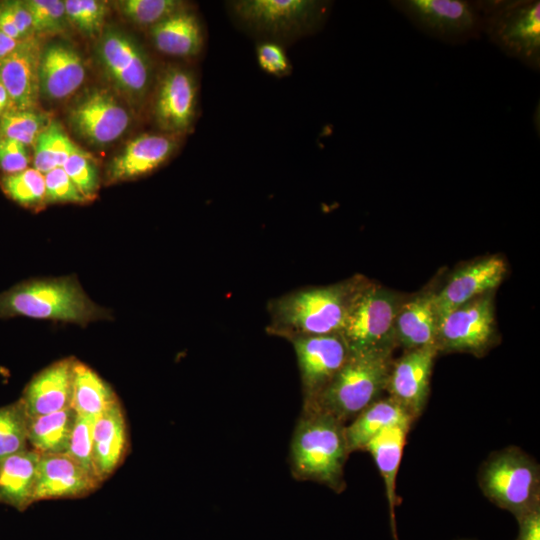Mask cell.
<instances>
[{
	"instance_id": "obj_1",
	"label": "cell",
	"mask_w": 540,
	"mask_h": 540,
	"mask_svg": "<svg viewBox=\"0 0 540 540\" xmlns=\"http://www.w3.org/2000/svg\"><path fill=\"white\" fill-rule=\"evenodd\" d=\"M366 279L356 274L335 284L301 288L270 300L267 333L289 342L340 334L353 299Z\"/></svg>"
},
{
	"instance_id": "obj_2",
	"label": "cell",
	"mask_w": 540,
	"mask_h": 540,
	"mask_svg": "<svg viewBox=\"0 0 540 540\" xmlns=\"http://www.w3.org/2000/svg\"><path fill=\"white\" fill-rule=\"evenodd\" d=\"M394 350L350 351L331 381L303 401L302 411L319 412L344 423L353 420L385 392Z\"/></svg>"
},
{
	"instance_id": "obj_3",
	"label": "cell",
	"mask_w": 540,
	"mask_h": 540,
	"mask_svg": "<svg viewBox=\"0 0 540 540\" xmlns=\"http://www.w3.org/2000/svg\"><path fill=\"white\" fill-rule=\"evenodd\" d=\"M27 317L86 325L110 319L109 310L94 303L72 276L30 279L0 293V318Z\"/></svg>"
},
{
	"instance_id": "obj_4",
	"label": "cell",
	"mask_w": 540,
	"mask_h": 540,
	"mask_svg": "<svg viewBox=\"0 0 540 540\" xmlns=\"http://www.w3.org/2000/svg\"><path fill=\"white\" fill-rule=\"evenodd\" d=\"M350 454L345 424L319 412L302 411L290 445L293 476L323 484L340 493L344 466Z\"/></svg>"
},
{
	"instance_id": "obj_5",
	"label": "cell",
	"mask_w": 540,
	"mask_h": 540,
	"mask_svg": "<svg viewBox=\"0 0 540 540\" xmlns=\"http://www.w3.org/2000/svg\"><path fill=\"white\" fill-rule=\"evenodd\" d=\"M332 4L325 0H235L227 2V7L245 31L284 46L318 32Z\"/></svg>"
},
{
	"instance_id": "obj_6",
	"label": "cell",
	"mask_w": 540,
	"mask_h": 540,
	"mask_svg": "<svg viewBox=\"0 0 540 540\" xmlns=\"http://www.w3.org/2000/svg\"><path fill=\"white\" fill-rule=\"evenodd\" d=\"M477 479L484 496L516 520L540 506V465L517 446L490 453Z\"/></svg>"
},
{
	"instance_id": "obj_7",
	"label": "cell",
	"mask_w": 540,
	"mask_h": 540,
	"mask_svg": "<svg viewBox=\"0 0 540 540\" xmlns=\"http://www.w3.org/2000/svg\"><path fill=\"white\" fill-rule=\"evenodd\" d=\"M482 34L502 53L526 67L540 69V2L538 0L479 1Z\"/></svg>"
},
{
	"instance_id": "obj_8",
	"label": "cell",
	"mask_w": 540,
	"mask_h": 540,
	"mask_svg": "<svg viewBox=\"0 0 540 540\" xmlns=\"http://www.w3.org/2000/svg\"><path fill=\"white\" fill-rule=\"evenodd\" d=\"M406 296L367 278L340 332L349 350H395V319Z\"/></svg>"
},
{
	"instance_id": "obj_9",
	"label": "cell",
	"mask_w": 540,
	"mask_h": 540,
	"mask_svg": "<svg viewBox=\"0 0 540 540\" xmlns=\"http://www.w3.org/2000/svg\"><path fill=\"white\" fill-rule=\"evenodd\" d=\"M390 3L417 29L442 42L464 44L482 34L479 1L393 0Z\"/></svg>"
},
{
	"instance_id": "obj_10",
	"label": "cell",
	"mask_w": 540,
	"mask_h": 540,
	"mask_svg": "<svg viewBox=\"0 0 540 540\" xmlns=\"http://www.w3.org/2000/svg\"><path fill=\"white\" fill-rule=\"evenodd\" d=\"M495 291L485 293L447 313L438 323V353L462 352L482 357L497 342Z\"/></svg>"
},
{
	"instance_id": "obj_11",
	"label": "cell",
	"mask_w": 540,
	"mask_h": 540,
	"mask_svg": "<svg viewBox=\"0 0 540 540\" xmlns=\"http://www.w3.org/2000/svg\"><path fill=\"white\" fill-rule=\"evenodd\" d=\"M98 60L118 90L141 102L153 82V67L145 49L131 35L111 28L96 46Z\"/></svg>"
},
{
	"instance_id": "obj_12",
	"label": "cell",
	"mask_w": 540,
	"mask_h": 540,
	"mask_svg": "<svg viewBox=\"0 0 540 540\" xmlns=\"http://www.w3.org/2000/svg\"><path fill=\"white\" fill-rule=\"evenodd\" d=\"M198 88L196 75L188 68L170 65L160 73L153 116L164 133L182 136L191 130L197 115Z\"/></svg>"
},
{
	"instance_id": "obj_13",
	"label": "cell",
	"mask_w": 540,
	"mask_h": 540,
	"mask_svg": "<svg viewBox=\"0 0 540 540\" xmlns=\"http://www.w3.org/2000/svg\"><path fill=\"white\" fill-rule=\"evenodd\" d=\"M507 271V261L498 254L473 259L455 269L435 293L438 323L457 307L485 293L496 291Z\"/></svg>"
},
{
	"instance_id": "obj_14",
	"label": "cell",
	"mask_w": 540,
	"mask_h": 540,
	"mask_svg": "<svg viewBox=\"0 0 540 540\" xmlns=\"http://www.w3.org/2000/svg\"><path fill=\"white\" fill-rule=\"evenodd\" d=\"M438 354L434 346L406 350L391 365L385 392L414 422L426 407L433 365Z\"/></svg>"
},
{
	"instance_id": "obj_15",
	"label": "cell",
	"mask_w": 540,
	"mask_h": 540,
	"mask_svg": "<svg viewBox=\"0 0 540 540\" xmlns=\"http://www.w3.org/2000/svg\"><path fill=\"white\" fill-rule=\"evenodd\" d=\"M291 343L300 371L303 401L318 394L350 355V350L339 333L301 337Z\"/></svg>"
},
{
	"instance_id": "obj_16",
	"label": "cell",
	"mask_w": 540,
	"mask_h": 540,
	"mask_svg": "<svg viewBox=\"0 0 540 540\" xmlns=\"http://www.w3.org/2000/svg\"><path fill=\"white\" fill-rule=\"evenodd\" d=\"M69 122L74 132L88 143L106 145L125 132L130 115L109 92L92 90L71 107Z\"/></svg>"
},
{
	"instance_id": "obj_17",
	"label": "cell",
	"mask_w": 540,
	"mask_h": 540,
	"mask_svg": "<svg viewBox=\"0 0 540 540\" xmlns=\"http://www.w3.org/2000/svg\"><path fill=\"white\" fill-rule=\"evenodd\" d=\"M41 46L35 36L19 41L0 59V84L7 91L11 109H36L40 95L38 67Z\"/></svg>"
},
{
	"instance_id": "obj_18",
	"label": "cell",
	"mask_w": 540,
	"mask_h": 540,
	"mask_svg": "<svg viewBox=\"0 0 540 540\" xmlns=\"http://www.w3.org/2000/svg\"><path fill=\"white\" fill-rule=\"evenodd\" d=\"M101 482L67 454H46L39 459L34 501L81 498Z\"/></svg>"
},
{
	"instance_id": "obj_19",
	"label": "cell",
	"mask_w": 540,
	"mask_h": 540,
	"mask_svg": "<svg viewBox=\"0 0 540 540\" xmlns=\"http://www.w3.org/2000/svg\"><path fill=\"white\" fill-rule=\"evenodd\" d=\"M76 358L58 360L35 374L19 398L29 417L71 407Z\"/></svg>"
},
{
	"instance_id": "obj_20",
	"label": "cell",
	"mask_w": 540,
	"mask_h": 540,
	"mask_svg": "<svg viewBox=\"0 0 540 540\" xmlns=\"http://www.w3.org/2000/svg\"><path fill=\"white\" fill-rule=\"evenodd\" d=\"M180 137L168 133H146L134 138L110 162L107 181L130 180L155 171L174 155Z\"/></svg>"
},
{
	"instance_id": "obj_21",
	"label": "cell",
	"mask_w": 540,
	"mask_h": 540,
	"mask_svg": "<svg viewBox=\"0 0 540 540\" xmlns=\"http://www.w3.org/2000/svg\"><path fill=\"white\" fill-rule=\"evenodd\" d=\"M129 448L126 416L118 401L96 416L93 424L92 462L101 483L121 466Z\"/></svg>"
},
{
	"instance_id": "obj_22",
	"label": "cell",
	"mask_w": 540,
	"mask_h": 540,
	"mask_svg": "<svg viewBox=\"0 0 540 540\" xmlns=\"http://www.w3.org/2000/svg\"><path fill=\"white\" fill-rule=\"evenodd\" d=\"M437 288L438 286L432 283L406 296L395 319L397 347L404 351L426 346L435 347L438 318L434 301Z\"/></svg>"
},
{
	"instance_id": "obj_23",
	"label": "cell",
	"mask_w": 540,
	"mask_h": 540,
	"mask_svg": "<svg viewBox=\"0 0 540 540\" xmlns=\"http://www.w3.org/2000/svg\"><path fill=\"white\" fill-rule=\"evenodd\" d=\"M38 76L40 94L60 100L82 85L86 70L75 49L68 44L54 42L41 49Z\"/></svg>"
},
{
	"instance_id": "obj_24",
	"label": "cell",
	"mask_w": 540,
	"mask_h": 540,
	"mask_svg": "<svg viewBox=\"0 0 540 540\" xmlns=\"http://www.w3.org/2000/svg\"><path fill=\"white\" fill-rule=\"evenodd\" d=\"M157 51L164 55L193 58L204 48L205 30L190 6L173 13L148 29Z\"/></svg>"
},
{
	"instance_id": "obj_25",
	"label": "cell",
	"mask_w": 540,
	"mask_h": 540,
	"mask_svg": "<svg viewBox=\"0 0 540 540\" xmlns=\"http://www.w3.org/2000/svg\"><path fill=\"white\" fill-rule=\"evenodd\" d=\"M41 454L28 447L0 460V504L25 511L34 503Z\"/></svg>"
},
{
	"instance_id": "obj_26",
	"label": "cell",
	"mask_w": 540,
	"mask_h": 540,
	"mask_svg": "<svg viewBox=\"0 0 540 540\" xmlns=\"http://www.w3.org/2000/svg\"><path fill=\"white\" fill-rule=\"evenodd\" d=\"M412 424L410 421H405L389 426L376 435L364 448L373 457L383 478L394 536H396L394 509L398 504L396 478L406 438Z\"/></svg>"
},
{
	"instance_id": "obj_27",
	"label": "cell",
	"mask_w": 540,
	"mask_h": 540,
	"mask_svg": "<svg viewBox=\"0 0 540 540\" xmlns=\"http://www.w3.org/2000/svg\"><path fill=\"white\" fill-rule=\"evenodd\" d=\"M414 421L391 397H380L345 425V434L350 453L364 450L365 446L385 428Z\"/></svg>"
},
{
	"instance_id": "obj_28",
	"label": "cell",
	"mask_w": 540,
	"mask_h": 540,
	"mask_svg": "<svg viewBox=\"0 0 540 540\" xmlns=\"http://www.w3.org/2000/svg\"><path fill=\"white\" fill-rule=\"evenodd\" d=\"M77 414L71 408L29 417L28 444L41 455L66 454Z\"/></svg>"
},
{
	"instance_id": "obj_29",
	"label": "cell",
	"mask_w": 540,
	"mask_h": 540,
	"mask_svg": "<svg viewBox=\"0 0 540 540\" xmlns=\"http://www.w3.org/2000/svg\"><path fill=\"white\" fill-rule=\"evenodd\" d=\"M118 401L109 383L91 367L76 360L71 408L77 415L96 417Z\"/></svg>"
},
{
	"instance_id": "obj_30",
	"label": "cell",
	"mask_w": 540,
	"mask_h": 540,
	"mask_svg": "<svg viewBox=\"0 0 540 540\" xmlns=\"http://www.w3.org/2000/svg\"><path fill=\"white\" fill-rule=\"evenodd\" d=\"M34 146V169L43 175L57 167H63L69 156L78 149L62 126L55 121H51L38 135Z\"/></svg>"
},
{
	"instance_id": "obj_31",
	"label": "cell",
	"mask_w": 540,
	"mask_h": 540,
	"mask_svg": "<svg viewBox=\"0 0 540 540\" xmlns=\"http://www.w3.org/2000/svg\"><path fill=\"white\" fill-rule=\"evenodd\" d=\"M28 422L20 399L0 407V460L28 448Z\"/></svg>"
},
{
	"instance_id": "obj_32",
	"label": "cell",
	"mask_w": 540,
	"mask_h": 540,
	"mask_svg": "<svg viewBox=\"0 0 540 540\" xmlns=\"http://www.w3.org/2000/svg\"><path fill=\"white\" fill-rule=\"evenodd\" d=\"M2 191L14 202L27 208H38L45 203V178L34 168L0 177Z\"/></svg>"
},
{
	"instance_id": "obj_33",
	"label": "cell",
	"mask_w": 540,
	"mask_h": 540,
	"mask_svg": "<svg viewBox=\"0 0 540 540\" xmlns=\"http://www.w3.org/2000/svg\"><path fill=\"white\" fill-rule=\"evenodd\" d=\"M50 123L48 116L33 110L8 109L0 116V138L34 145L38 135Z\"/></svg>"
},
{
	"instance_id": "obj_34",
	"label": "cell",
	"mask_w": 540,
	"mask_h": 540,
	"mask_svg": "<svg viewBox=\"0 0 540 540\" xmlns=\"http://www.w3.org/2000/svg\"><path fill=\"white\" fill-rule=\"evenodd\" d=\"M116 5L130 21L148 29L188 6L179 0H121Z\"/></svg>"
},
{
	"instance_id": "obj_35",
	"label": "cell",
	"mask_w": 540,
	"mask_h": 540,
	"mask_svg": "<svg viewBox=\"0 0 540 540\" xmlns=\"http://www.w3.org/2000/svg\"><path fill=\"white\" fill-rule=\"evenodd\" d=\"M65 12L72 25L83 35H97L104 24L107 13L106 2L98 0H65Z\"/></svg>"
},
{
	"instance_id": "obj_36",
	"label": "cell",
	"mask_w": 540,
	"mask_h": 540,
	"mask_svg": "<svg viewBox=\"0 0 540 540\" xmlns=\"http://www.w3.org/2000/svg\"><path fill=\"white\" fill-rule=\"evenodd\" d=\"M33 32L35 34H55L65 30L68 19L64 1L60 0H25Z\"/></svg>"
},
{
	"instance_id": "obj_37",
	"label": "cell",
	"mask_w": 540,
	"mask_h": 540,
	"mask_svg": "<svg viewBox=\"0 0 540 540\" xmlns=\"http://www.w3.org/2000/svg\"><path fill=\"white\" fill-rule=\"evenodd\" d=\"M78 190L88 199L95 196L99 179L91 158L80 148L73 152L62 167Z\"/></svg>"
},
{
	"instance_id": "obj_38",
	"label": "cell",
	"mask_w": 540,
	"mask_h": 540,
	"mask_svg": "<svg viewBox=\"0 0 540 540\" xmlns=\"http://www.w3.org/2000/svg\"><path fill=\"white\" fill-rule=\"evenodd\" d=\"M94 420L93 416L77 415L66 454L96 477L92 462Z\"/></svg>"
},
{
	"instance_id": "obj_39",
	"label": "cell",
	"mask_w": 540,
	"mask_h": 540,
	"mask_svg": "<svg viewBox=\"0 0 540 540\" xmlns=\"http://www.w3.org/2000/svg\"><path fill=\"white\" fill-rule=\"evenodd\" d=\"M44 178L45 203H86L88 201L62 167L49 171Z\"/></svg>"
},
{
	"instance_id": "obj_40",
	"label": "cell",
	"mask_w": 540,
	"mask_h": 540,
	"mask_svg": "<svg viewBox=\"0 0 540 540\" xmlns=\"http://www.w3.org/2000/svg\"><path fill=\"white\" fill-rule=\"evenodd\" d=\"M255 53L264 72L278 78L286 77L292 72V65L282 44L260 40L256 44Z\"/></svg>"
},
{
	"instance_id": "obj_41",
	"label": "cell",
	"mask_w": 540,
	"mask_h": 540,
	"mask_svg": "<svg viewBox=\"0 0 540 540\" xmlns=\"http://www.w3.org/2000/svg\"><path fill=\"white\" fill-rule=\"evenodd\" d=\"M29 154L27 146L13 139L0 138V170L14 174L27 169Z\"/></svg>"
},
{
	"instance_id": "obj_42",
	"label": "cell",
	"mask_w": 540,
	"mask_h": 540,
	"mask_svg": "<svg viewBox=\"0 0 540 540\" xmlns=\"http://www.w3.org/2000/svg\"><path fill=\"white\" fill-rule=\"evenodd\" d=\"M518 535L515 540H540V506L517 520Z\"/></svg>"
},
{
	"instance_id": "obj_43",
	"label": "cell",
	"mask_w": 540,
	"mask_h": 540,
	"mask_svg": "<svg viewBox=\"0 0 540 540\" xmlns=\"http://www.w3.org/2000/svg\"><path fill=\"white\" fill-rule=\"evenodd\" d=\"M0 30L10 38L23 40L14 22L7 0L0 1Z\"/></svg>"
},
{
	"instance_id": "obj_44",
	"label": "cell",
	"mask_w": 540,
	"mask_h": 540,
	"mask_svg": "<svg viewBox=\"0 0 540 540\" xmlns=\"http://www.w3.org/2000/svg\"><path fill=\"white\" fill-rule=\"evenodd\" d=\"M19 43L0 30V59L10 53Z\"/></svg>"
},
{
	"instance_id": "obj_45",
	"label": "cell",
	"mask_w": 540,
	"mask_h": 540,
	"mask_svg": "<svg viewBox=\"0 0 540 540\" xmlns=\"http://www.w3.org/2000/svg\"><path fill=\"white\" fill-rule=\"evenodd\" d=\"M12 108L11 99L5 90V88L0 84V116Z\"/></svg>"
},
{
	"instance_id": "obj_46",
	"label": "cell",
	"mask_w": 540,
	"mask_h": 540,
	"mask_svg": "<svg viewBox=\"0 0 540 540\" xmlns=\"http://www.w3.org/2000/svg\"><path fill=\"white\" fill-rule=\"evenodd\" d=\"M458 540H473V539H458Z\"/></svg>"
}]
</instances>
